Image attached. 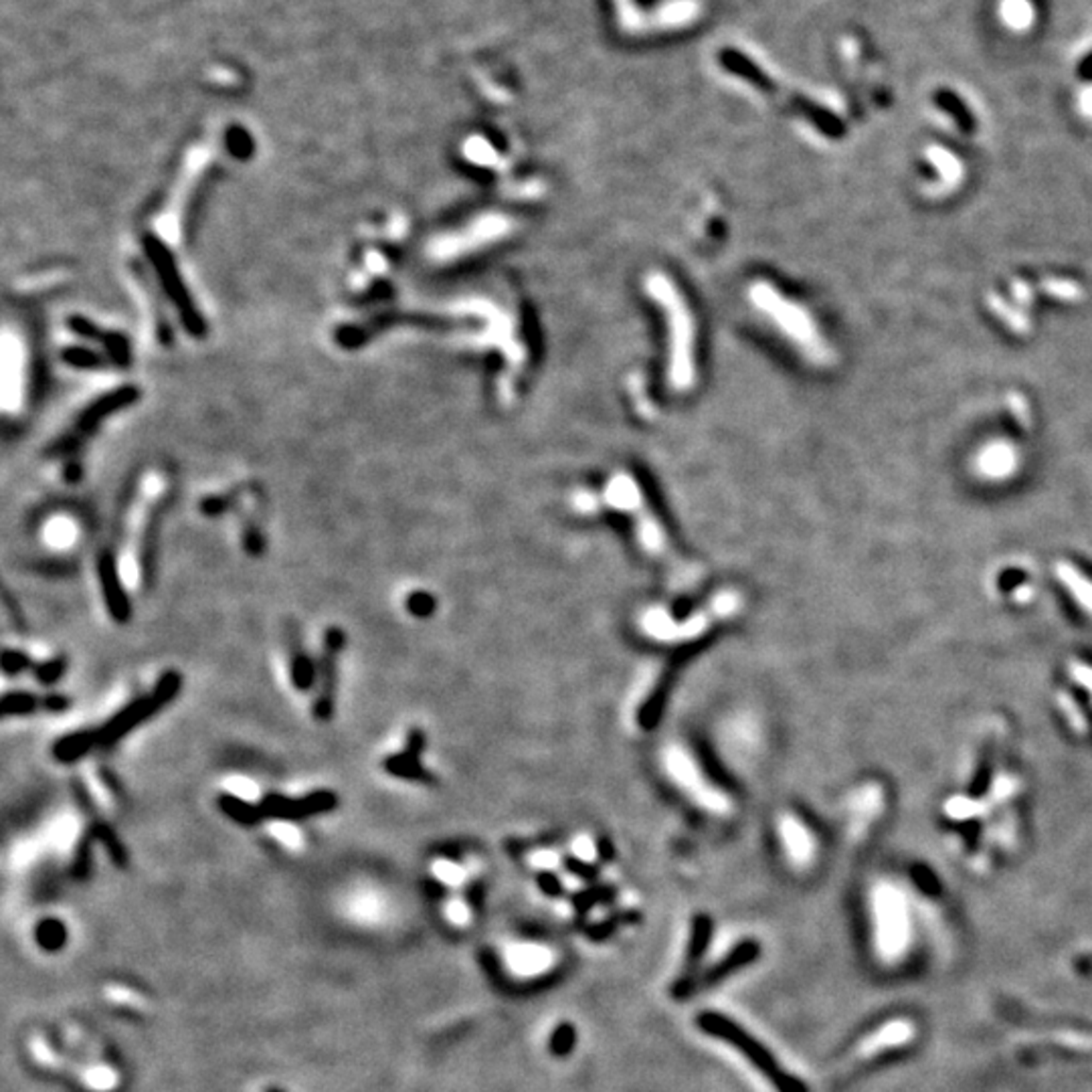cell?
Returning <instances> with one entry per match:
<instances>
[{
  "label": "cell",
  "mask_w": 1092,
  "mask_h": 1092,
  "mask_svg": "<svg viewBox=\"0 0 1092 1092\" xmlns=\"http://www.w3.org/2000/svg\"><path fill=\"white\" fill-rule=\"evenodd\" d=\"M742 606L739 589L725 587L690 609H678L662 601L648 603L636 613L634 627L648 643L676 650L712 636L718 627L735 620Z\"/></svg>",
  "instance_id": "obj_1"
},
{
  "label": "cell",
  "mask_w": 1092,
  "mask_h": 1092,
  "mask_svg": "<svg viewBox=\"0 0 1092 1092\" xmlns=\"http://www.w3.org/2000/svg\"><path fill=\"white\" fill-rule=\"evenodd\" d=\"M656 763L664 783L696 813L726 822L737 813V799L716 777L694 744L684 739H668L659 744Z\"/></svg>",
  "instance_id": "obj_2"
},
{
  "label": "cell",
  "mask_w": 1092,
  "mask_h": 1092,
  "mask_svg": "<svg viewBox=\"0 0 1092 1092\" xmlns=\"http://www.w3.org/2000/svg\"><path fill=\"white\" fill-rule=\"evenodd\" d=\"M180 690H182L180 672L168 670L166 674H162L148 694L134 698L116 714L110 716L102 726L94 728L97 749H111V746H116L128 732L136 730L140 725L150 721L152 716L166 708L168 704L180 694Z\"/></svg>",
  "instance_id": "obj_3"
},
{
  "label": "cell",
  "mask_w": 1092,
  "mask_h": 1092,
  "mask_svg": "<svg viewBox=\"0 0 1092 1092\" xmlns=\"http://www.w3.org/2000/svg\"><path fill=\"white\" fill-rule=\"evenodd\" d=\"M698 1022L704 1032H708L712 1036L726 1040L730 1046H735L742 1056L749 1058L751 1065L763 1074L775 1088H779V1092H806L801 1083H797L793 1076H789L777 1062L773 1060V1056L765 1050V1048L760 1046L751 1033L742 1032L741 1026H737L732 1019L710 1012L704 1014Z\"/></svg>",
  "instance_id": "obj_4"
},
{
  "label": "cell",
  "mask_w": 1092,
  "mask_h": 1092,
  "mask_svg": "<svg viewBox=\"0 0 1092 1092\" xmlns=\"http://www.w3.org/2000/svg\"><path fill=\"white\" fill-rule=\"evenodd\" d=\"M872 913L876 923V949L893 961L909 943V909L898 888L879 884L872 890Z\"/></svg>",
  "instance_id": "obj_5"
},
{
  "label": "cell",
  "mask_w": 1092,
  "mask_h": 1092,
  "mask_svg": "<svg viewBox=\"0 0 1092 1092\" xmlns=\"http://www.w3.org/2000/svg\"><path fill=\"white\" fill-rule=\"evenodd\" d=\"M347 645V634L336 625L328 627L322 638V652L318 659V678H316V698L314 716L318 723H328L334 714L336 688H338V664L340 656Z\"/></svg>",
  "instance_id": "obj_6"
},
{
  "label": "cell",
  "mask_w": 1092,
  "mask_h": 1092,
  "mask_svg": "<svg viewBox=\"0 0 1092 1092\" xmlns=\"http://www.w3.org/2000/svg\"><path fill=\"white\" fill-rule=\"evenodd\" d=\"M773 838L792 868H808L817 856V840L810 824L793 810H781L773 817Z\"/></svg>",
  "instance_id": "obj_7"
},
{
  "label": "cell",
  "mask_w": 1092,
  "mask_h": 1092,
  "mask_svg": "<svg viewBox=\"0 0 1092 1092\" xmlns=\"http://www.w3.org/2000/svg\"><path fill=\"white\" fill-rule=\"evenodd\" d=\"M260 808L264 819H276V822H301L314 815H324L334 811L338 808L336 793L328 792V789H318L299 797H287L282 793H269L260 801Z\"/></svg>",
  "instance_id": "obj_8"
},
{
  "label": "cell",
  "mask_w": 1092,
  "mask_h": 1092,
  "mask_svg": "<svg viewBox=\"0 0 1092 1092\" xmlns=\"http://www.w3.org/2000/svg\"><path fill=\"white\" fill-rule=\"evenodd\" d=\"M504 963L514 977L533 980V977H540L555 967L556 955L549 945L535 941H514L506 945Z\"/></svg>",
  "instance_id": "obj_9"
},
{
  "label": "cell",
  "mask_w": 1092,
  "mask_h": 1092,
  "mask_svg": "<svg viewBox=\"0 0 1092 1092\" xmlns=\"http://www.w3.org/2000/svg\"><path fill=\"white\" fill-rule=\"evenodd\" d=\"M97 579L102 587V597L106 603V609L113 622L128 623L132 620V601L128 597L116 556L111 553H102L97 558Z\"/></svg>",
  "instance_id": "obj_10"
},
{
  "label": "cell",
  "mask_w": 1092,
  "mask_h": 1092,
  "mask_svg": "<svg viewBox=\"0 0 1092 1092\" xmlns=\"http://www.w3.org/2000/svg\"><path fill=\"white\" fill-rule=\"evenodd\" d=\"M914 1033H916V1028L911 1019H904V1017L893 1019V1022L884 1024L882 1028L872 1032L866 1040L860 1042V1046L856 1048V1052L850 1056V1062H847V1068H852L854 1065H858V1062H864L872 1056H879V1054L890 1050V1048H898V1046L909 1044L914 1038Z\"/></svg>",
  "instance_id": "obj_11"
},
{
  "label": "cell",
  "mask_w": 1092,
  "mask_h": 1092,
  "mask_svg": "<svg viewBox=\"0 0 1092 1092\" xmlns=\"http://www.w3.org/2000/svg\"><path fill=\"white\" fill-rule=\"evenodd\" d=\"M423 746H425V735L423 730L419 728H413L409 730L407 735V746L405 751H401L397 755L386 757L383 760V769L393 775L397 779H407V781H419V783H434L435 777L431 775L423 763L419 760L421 753H423Z\"/></svg>",
  "instance_id": "obj_12"
},
{
  "label": "cell",
  "mask_w": 1092,
  "mask_h": 1092,
  "mask_svg": "<svg viewBox=\"0 0 1092 1092\" xmlns=\"http://www.w3.org/2000/svg\"><path fill=\"white\" fill-rule=\"evenodd\" d=\"M285 645H287V662H290V678L299 692H308L316 688V678H318V662H314L310 652L304 648L301 641L299 627L292 622L285 625Z\"/></svg>",
  "instance_id": "obj_13"
},
{
  "label": "cell",
  "mask_w": 1092,
  "mask_h": 1092,
  "mask_svg": "<svg viewBox=\"0 0 1092 1092\" xmlns=\"http://www.w3.org/2000/svg\"><path fill=\"white\" fill-rule=\"evenodd\" d=\"M0 704H3V716L9 718V716H26L39 710L63 712L71 707V700L63 694L39 696L33 692H25V690H17V692H7Z\"/></svg>",
  "instance_id": "obj_14"
},
{
  "label": "cell",
  "mask_w": 1092,
  "mask_h": 1092,
  "mask_svg": "<svg viewBox=\"0 0 1092 1092\" xmlns=\"http://www.w3.org/2000/svg\"><path fill=\"white\" fill-rule=\"evenodd\" d=\"M998 17L1005 28L1014 33H1028L1036 23V5L1033 0H999Z\"/></svg>",
  "instance_id": "obj_15"
},
{
  "label": "cell",
  "mask_w": 1092,
  "mask_h": 1092,
  "mask_svg": "<svg viewBox=\"0 0 1092 1092\" xmlns=\"http://www.w3.org/2000/svg\"><path fill=\"white\" fill-rule=\"evenodd\" d=\"M97 749V741H95V730L88 728V730H77V732H71V735L61 737L53 744V757L60 760V763H76V760L83 759L85 755H90L92 751Z\"/></svg>",
  "instance_id": "obj_16"
},
{
  "label": "cell",
  "mask_w": 1092,
  "mask_h": 1092,
  "mask_svg": "<svg viewBox=\"0 0 1092 1092\" xmlns=\"http://www.w3.org/2000/svg\"><path fill=\"white\" fill-rule=\"evenodd\" d=\"M217 803H219V810L239 826L253 828V826L264 822L260 801L253 803V801L241 797V795H235V793H221Z\"/></svg>",
  "instance_id": "obj_17"
},
{
  "label": "cell",
  "mask_w": 1092,
  "mask_h": 1092,
  "mask_svg": "<svg viewBox=\"0 0 1092 1092\" xmlns=\"http://www.w3.org/2000/svg\"><path fill=\"white\" fill-rule=\"evenodd\" d=\"M431 874H434V879L439 884L448 886V888H462L468 882H471V879H473L471 868H468L462 860H457V858L448 856V854H441L434 862Z\"/></svg>",
  "instance_id": "obj_18"
},
{
  "label": "cell",
  "mask_w": 1092,
  "mask_h": 1092,
  "mask_svg": "<svg viewBox=\"0 0 1092 1092\" xmlns=\"http://www.w3.org/2000/svg\"><path fill=\"white\" fill-rule=\"evenodd\" d=\"M882 808V793L879 787H866L858 792L856 799L852 801V817H854V831H862L870 822L872 817L879 815Z\"/></svg>",
  "instance_id": "obj_19"
},
{
  "label": "cell",
  "mask_w": 1092,
  "mask_h": 1092,
  "mask_svg": "<svg viewBox=\"0 0 1092 1092\" xmlns=\"http://www.w3.org/2000/svg\"><path fill=\"white\" fill-rule=\"evenodd\" d=\"M1058 579L1066 585V589H1070V593L1074 595V599L1084 606L1086 611L1092 613V583L1088 579H1084L1083 574L1068 567V565H1062L1058 567Z\"/></svg>",
  "instance_id": "obj_20"
},
{
  "label": "cell",
  "mask_w": 1092,
  "mask_h": 1092,
  "mask_svg": "<svg viewBox=\"0 0 1092 1092\" xmlns=\"http://www.w3.org/2000/svg\"><path fill=\"white\" fill-rule=\"evenodd\" d=\"M104 998L113 1005H120V1008H130V1010H138V1012L150 1010L148 998L142 996L140 991H136L132 987H126V985H118V983L106 985Z\"/></svg>",
  "instance_id": "obj_21"
},
{
  "label": "cell",
  "mask_w": 1092,
  "mask_h": 1092,
  "mask_svg": "<svg viewBox=\"0 0 1092 1092\" xmlns=\"http://www.w3.org/2000/svg\"><path fill=\"white\" fill-rule=\"evenodd\" d=\"M65 672H67V657L57 656V657L45 659V662H37L31 674L37 678L39 684L53 686L63 678Z\"/></svg>",
  "instance_id": "obj_22"
},
{
  "label": "cell",
  "mask_w": 1092,
  "mask_h": 1092,
  "mask_svg": "<svg viewBox=\"0 0 1092 1092\" xmlns=\"http://www.w3.org/2000/svg\"><path fill=\"white\" fill-rule=\"evenodd\" d=\"M443 914L453 927H468L471 923V904L464 896H452L443 904Z\"/></svg>",
  "instance_id": "obj_23"
},
{
  "label": "cell",
  "mask_w": 1092,
  "mask_h": 1092,
  "mask_svg": "<svg viewBox=\"0 0 1092 1092\" xmlns=\"http://www.w3.org/2000/svg\"><path fill=\"white\" fill-rule=\"evenodd\" d=\"M35 664V659L21 650H5L3 654V670L7 676H19L23 672H33Z\"/></svg>",
  "instance_id": "obj_24"
},
{
  "label": "cell",
  "mask_w": 1092,
  "mask_h": 1092,
  "mask_svg": "<svg viewBox=\"0 0 1092 1092\" xmlns=\"http://www.w3.org/2000/svg\"><path fill=\"white\" fill-rule=\"evenodd\" d=\"M407 609L415 617H429L435 611V599L434 595H429L425 591H415L407 597Z\"/></svg>",
  "instance_id": "obj_25"
},
{
  "label": "cell",
  "mask_w": 1092,
  "mask_h": 1092,
  "mask_svg": "<svg viewBox=\"0 0 1092 1092\" xmlns=\"http://www.w3.org/2000/svg\"><path fill=\"white\" fill-rule=\"evenodd\" d=\"M1050 1040H1054L1060 1046L1072 1048V1050H1092V1036H1084V1033L1058 1032V1033H1052Z\"/></svg>",
  "instance_id": "obj_26"
},
{
  "label": "cell",
  "mask_w": 1092,
  "mask_h": 1092,
  "mask_svg": "<svg viewBox=\"0 0 1092 1092\" xmlns=\"http://www.w3.org/2000/svg\"><path fill=\"white\" fill-rule=\"evenodd\" d=\"M5 606H7L9 613L12 615V623H14V627H17L19 631H25V629H26V627H25V617L21 615V611H19V606H14V603H12V599H10V593H9V589H5Z\"/></svg>",
  "instance_id": "obj_27"
},
{
  "label": "cell",
  "mask_w": 1092,
  "mask_h": 1092,
  "mask_svg": "<svg viewBox=\"0 0 1092 1092\" xmlns=\"http://www.w3.org/2000/svg\"><path fill=\"white\" fill-rule=\"evenodd\" d=\"M1072 674H1074V678L1079 680L1083 686L1092 690V668H1088L1086 664H1074Z\"/></svg>",
  "instance_id": "obj_28"
},
{
  "label": "cell",
  "mask_w": 1092,
  "mask_h": 1092,
  "mask_svg": "<svg viewBox=\"0 0 1092 1092\" xmlns=\"http://www.w3.org/2000/svg\"><path fill=\"white\" fill-rule=\"evenodd\" d=\"M1081 108L1084 113H1090L1092 116V88H1088L1081 94Z\"/></svg>",
  "instance_id": "obj_29"
},
{
  "label": "cell",
  "mask_w": 1092,
  "mask_h": 1092,
  "mask_svg": "<svg viewBox=\"0 0 1092 1092\" xmlns=\"http://www.w3.org/2000/svg\"><path fill=\"white\" fill-rule=\"evenodd\" d=\"M1065 707H1066V710H1068V712H1074V702H1066ZM1076 718H1079V725H1081V728H1084L1086 725H1084V721H1083V716H1076Z\"/></svg>",
  "instance_id": "obj_30"
}]
</instances>
